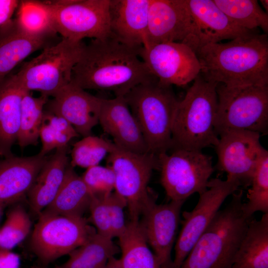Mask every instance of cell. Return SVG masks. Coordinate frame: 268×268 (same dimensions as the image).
I'll list each match as a JSON object with an SVG mask.
<instances>
[{"mask_svg":"<svg viewBox=\"0 0 268 268\" xmlns=\"http://www.w3.org/2000/svg\"><path fill=\"white\" fill-rule=\"evenodd\" d=\"M138 50L112 36L92 39L84 45L70 82L85 90L111 91L115 97H124L136 85L154 77L139 57Z\"/></svg>","mask_w":268,"mask_h":268,"instance_id":"cell-1","label":"cell"},{"mask_svg":"<svg viewBox=\"0 0 268 268\" xmlns=\"http://www.w3.org/2000/svg\"><path fill=\"white\" fill-rule=\"evenodd\" d=\"M196 54L208 81L228 87L268 85V34L208 44Z\"/></svg>","mask_w":268,"mask_h":268,"instance_id":"cell-2","label":"cell"},{"mask_svg":"<svg viewBox=\"0 0 268 268\" xmlns=\"http://www.w3.org/2000/svg\"><path fill=\"white\" fill-rule=\"evenodd\" d=\"M243 193L232 195L200 237L180 268H231L248 226L253 219L243 210Z\"/></svg>","mask_w":268,"mask_h":268,"instance_id":"cell-3","label":"cell"},{"mask_svg":"<svg viewBox=\"0 0 268 268\" xmlns=\"http://www.w3.org/2000/svg\"><path fill=\"white\" fill-rule=\"evenodd\" d=\"M217 84L200 73L179 101L173 122L171 149L201 151L217 145L219 137L214 122Z\"/></svg>","mask_w":268,"mask_h":268,"instance_id":"cell-4","label":"cell"},{"mask_svg":"<svg viewBox=\"0 0 268 268\" xmlns=\"http://www.w3.org/2000/svg\"><path fill=\"white\" fill-rule=\"evenodd\" d=\"M137 121L150 153L158 155L171 148L173 120L179 102L171 86L154 77L124 96Z\"/></svg>","mask_w":268,"mask_h":268,"instance_id":"cell-5","label":"cell"},{"mask_svg":"<svg viewBox=\"0 0 268 268\" xmlns=\"http://www.w3.org/2000/svg\"><path fill=\"white\" fill-rule=\"evenodd\" d=\"M84 44L66 38L43 49L11 75L21 89L55 96L71 81L73 68L80 57Z\"/></svg>","mask_w":268,"mask_h":268,"instance_id":"cell-6","label":"cell"},{"mask_svg":"<svg viewBox=\"0 0 268 268\" xmlns=\"http://www.w3.org/2000/svg\"><path fill=\"white\" fill-rule=\"evenodd\" d=\"M217 109L214 129L218 135L229 130L268 132V85L216 87Z\"/></svg>","mask_w":268,"mask_h":268,"instance_id":"cell-7","label":"cell"},{"mask_svg":"<svg viewBox=\"0 0 268 268\" xmlns=\"http://www.w3.org/2000/svg\"><path fill=\"white\" fill-rule=\"evenodd\" d=\"M108 165L115 176L116 193L126 201L130 219L139 221L147 206L154 200L148 185L152 171L158 169L157 155L136 153L116 148L108 154Z\"/></svg>","mask_w":268,"mask_h":268,"instance_id":"cell-8","label":"cell"},{"mask_svg":"<svg viewBox=\"0 0 268 268\" xmlns=\"http://www.w3.org/2000/svg\"><path fill=\"white\" fill-rule=\"evenodd\" d=\"M160 182L170 201H184L208 188L214 168L212 157L199 150H173L157 155Z\"/></svg>","mask_w":268,"mask_h":268,"instance_id":"cell-9","label":"cell"},{"mask_svg":"<svg viewBox=\"0 0 268 268\" xmlns=\"http://www.w3.org/2000/svg\"><path fill=\"white\" fill-rule=\"evenodd\" d=\"M110 0L45 1L54 28L63 38L75 42L89 38L103 39L111 36Z\"/></svg>","mask_w":268,"mask_h":268,"instance_id":"cell-10","label":"cell"},{"mask_svg":"<svg viewBox=\"0 0 268 268\" xmlns=\"http://www.w3.org/2000/svg\"><path fill=\"white\" fill-rule=\"evenodd\" d=\"M96 232L82 216L42 212L33 232L31 248L44 263L69 254Z\"/></svg>","mask_w":268,"mask_h":268,"instance_id":"cell-11","label":"cell"},{"mask_svg":"<svg viewBox=\"0 0 268 268\" xmlns=\"http://www.w3.org/2000/svg\"><path fill=\"white\" fill-rule=\"evenodd\" d=\"M241 184L233 177L209 181L207 189L199 195V201L190 211L182 213V228L174 246L171 268H180L200 237L211 223L226 198L238 190Z\"/></svg>","mask_w":268,"mask_h":268,"instance_id":"cell-12","label":"cell"},{"mask_svg":"<svg viewBox=\"0 0 268 268\" xmlns=\"http://www.w3.org/2000/svg\"><path fill=\"white\" fill-rule=\"evenodd\" d=\"M260 136L257 132L239 130L220 134L215 147L217 169L237 179L241 186H250L258 164L268 154L261 144Z\"/></svg>","mask_w":268,"mask_h":268,"instance_id":"cell-13","label":"cell"},{"mask_svg":"<svg viewBox=\"0 0 268 268\" xmlns=\"http://www.w3.org/2000/svg\"><path fill=\"white\" fill-rule=\"evenodd\" d=\"M138 53L150 72L165 85L185 86L201 73V67L196 53L181 42L141 47Z\"/></svg>","mask_w":268,"mask_h":268,"instance_id":"cell-14","label":"cell"},{"mask_svg":"<svg viewBox=\"0 0 268 268\" xmlns=\"http://www.w3.org/2000/svg\"><path fill=\"white\" fill-rule=\"evenodd\" d=\"M147 45L181 42L196 53L199 49L195 23L186 0H150Z\"/></svg>","mask_w":268,"mask_h":268,"instance_id":"cell-15","label":"cell"},{"mask_svg":"<svg viewBox=\"0 0 268 268\" xmlns=\"http://www.w3.org/2000/svg\"><path fill=\"white\" fill-rule=\"evenodd\" d=\"M184 201L165 204L152 201L143 211L139 222L149 247L162 268H171V252L175 241L182 206Z\"/></svg>","mask_w":268,"mask_h":268,"instance_id":"cell-16","label":"cell"},{"mask_svg":"<svg viewBox=\"0 0 268 268\" xmlns=\"http://www.w3.org/2000/svg\"><path fill=\"white\" fill-rule=\"evenodd\" d=\"M103 99L70 82L48 100L45 110L65 119L79 135L85 137L99 123Z\"/></svg>","mask_w":268,"mask_h":268,"instance_id":"cell-17","label":"cell"},{"mask_svg":"<svg viewBox=\"0 0 268 268\" xmlns=\"http://www.w3.org/2000/svg\"><path fill=\"white\" fill-rule=\"evenodd\" d=\"M99 123L119 148L136 153L149 152L139 126L123 96L103 99Z\"/></svg>","mask_w":268,"mask_h":268,"instance_id":"cell-18","label":"cell"},{"mask_svg":"<svg viewBox=\"0 0 268 268\" xmlns=\"http://www.w3.org/2000/svg\"><path fill=\"white\" fill-rule=\"evenodd\" d=\"M150 3V0H110L111 36L133 48L146 47Z\"/></svg>","mask_w":268,"mask_h":268,"instance_id":"cell-19","label":"cell"},{"mask_svg":"<svg viewBox=\"0 0 268 268\" xmlns=\"http://www.w3.org/2000/svg\"><path fill=\"white\" fill-rule=\"evenodd\" d=\"M186 2L195 23L199 49L208 44L249 37L258 33L257 30L250 31L236 25L213 0H186Z\"/></svg>","mask_w":268,"mask_h":268,"instance_id":"cell-20","label":"cell"},{"mask_svg":"<svg viewBox=\"0 0 268 268\" xmlns=\"http://www.w3.org/2000/svg\"><path fill=\"white\" fill-rule=\"evenodd\" d=\"M48 158L39 153L28 157L12 155L0 159V207L28 194Z\"/></svg>","mask_w":268,"mask_h":268,"instance_id":"cell-21","label":"cell"},{"mask_svg":"<svg viewBox=\"0 0 268 268\" xmlns=\"http://www.w3.org/2000/svg\"><path fill=\"white\" fill-rule=\"evenodd\" d=\"M53 38L31 35L15 19L0 27V80L32 53L54 44L51 42Z\"/></svg>","mask_w":268,"mask_h":268,"instance_id":"cell-22","label":"cell"},{"mask_svg":"<svg viewBox=\"0 0 268 268\" xmlns=\"http://www.w3.org/2000/svg\"><path fill=\"white\" fill-rule=\"evenodd\" d=\"M67 146L56 149L48 157L28 195L33 211L41 213L53 201L63 182L69 165Z\"/></svg>","mask_w":268,"mask_h":268,"instance_id":"cell-23","label":"cell"},{"mask_svg":"<svg viewBox=\"0 0 268 268\" xmlns=\"http://www.w3.org/2000/svg\"><path fill=\"white\" fill-rule=\"evenodd\" d=\"M26 92L12 75L0 80V157L13 155L11 149L17 140L21 103Z\"/></svg>","mask_w":268,"mask_h":268,"instance_id":"cell-24","label":"cell"},{"mask_svg":"<svg viewBox=\"0 0 268 268\" xmlns=\"http://www.w3.org/2000/svg\"><path fill=\"white\" fill-rule=\"evenodd\" d=\"M231 268H268V213L251 220Z\"/></svg>","mask_w":268,"mask_h":268,"instance_id":"cell-25","label":"cell"},{"mask_svg":"<svg viewBox=\"0 0 268 268\" xmlns=\"http://www.w3.org/2000/svg\"><path fill=\"white\" fill-rule=\"evenodd\" d=\"M92 196L81 177L76 174L69 163L58 192L42 212L82 216L85 210L89 208Z\"/></svg>","mask_w":268,"mask_h":268,"instance_id":"cell-26","label":"cell"},{"mask_svg":"<svg viewBox=\"0 0 268 268\" xmlns=\"http://www.w3.org/2000/svg\"><path fill=\"white\" fill-rule=\"evenodd\" d=\"M118 239L122 268H162L149 248L139 220L127 223L125 230Z\"/></svg>","mask_w":268,"mask_h":268,"instance_id":"cell-27","label":"cell"},{"mask_svg":"<svg viewBox=\"0 0 268 268\" xmlns=\"http://www.w3.org/2000/svg\"><path fill=\"white\" fill-rule=\"evenodd\" d=\"M112 239L97 232L69 254L61 268H103L112 257L120 252Z\"/></svg>","mask_w":268,"mask_h":268,"instance_id":"cell-28","label":"cell"},{"mask_svg":"<svg viewBox=\"0 0 268 268\" xmlns=\"http://www.w3.org/2000/svg\"><path fill=\"white\" fill-rule=\"evenodd\" d=\"M48 100L47 96L34 97L28 91L23 96L17 140L21 148L37 144L44 109Z\"/></svg>","mask_w":268,"mask_h":268,"instance_id":"cell-29","label":"cell"},{"mask_svg":"<svg viewBox=\"0 0 268 268\" xmlns=\"http://www.w3.org/2000/svg\"><path fill=\"white\" fill-rule=\"evenodd\" d=\"M236 25L250 31L261 28L268 34V14L257 0H213Z\"/></svg>","mask_w":268,"mask_h":268,"instance_id":"cell-30","label":"cell"},{"mask_svg":"<svg viewBox=\"0 0 268 268\" xmlns=\"http://www.w3.org/2000/svg\"><path fill=\"white\" fill-rule=\"evenodd\" d=\"M18 7L15 20L24 32L37 37H54L56 35L51 14L45 1L22 0Z\"/></svg>","mask_w":268,"mask_h":268,"instance_id":"cell-31","label":"cell"},{"mask_svg":"<svg viewBox=\"0 0 268 268\" xmlns=\"http://www.w3.org/2000/svg\"><path fill=\"white\" fill-rule=\"evenodd\" d=\"M116 145L103 138L91 135L83 137L75 143L71 152L70 165L73 168H88L99 165Z\"/></svg>","mask_w":268,"mask_h":268,"instance_id":"cell-32","label":"cell"},{"mask_svg":"<svg viewBox=\"0 0 268 268\" xmlns=\"http://www.w3.org/2000/svg\"><path fill=\"white\" fill-rule=\"evenodd\" d=\"M250 186L248 201L242 206L244 214L251 217L257 211L268 213V154L258 164Z\"/></svg>","mask_w":268,"mask_h":268,"instance_id":"cell-33","label":"cell"},{"mask_svg":"<svg viewBox=\"0 0 268 268\" xmlns=\"http://www.w3.org/2000/svg\"><path fill=\"white\" fill-rule=\"evenodd\" d=\"M31 223L28 215L20 207L12 209L0 229V248L11 250L27 236Z\"/></svg>","mask_w":268,"mask_h":268,"instance_id":"cell-34","label":"cell"},{"mask_svg":"<svg viewBox=\"0 0 268 268\" xmlns=\"http://www.w3.org/2000/svg\"><path fill=\"white\" fill-rule=\"evenodd\" d=\"M81 178L94 196H104L112 193L115 188V176L110 166L99 165L86 169Z\"/></svg>","mask_w":268,"mask_h":268,"instance_id":"cell-35","label":"cell"},{"mask_svg":"<svg viewBox=\"0 0 268 268\" xmlns=\"http://www.w3.org/2000/svg\"><path fill=\"white\" fill-rule=\"evenodd\" d=\"M108 195H93L88 209L92 222L96 228V232L103 236L113 239L108 209Z\"/></svg>","mask_w":268,"mask_h":268,"instance_id":"cell-36","label":"cell"},{"mask_svg":"<svg viewBox=\"0 0 268 268\" xmlns=\"http://www.w3.org/2000/svg\"><path fill=\"white\" fill-rule=\"evenodd\" d=\"M107 204L112 238H119L127 226L124 209L127 207L126 200L115 192L107 196Z\"/></svg>","mask_w":268,"mask_h":268,"instance_id":"cell-37","label":"cell"},{"mask_svg":"<svg viewBox=\"0 0 268 268\" xmlns=\"http://www.w3.org/2000/svg\"><path fill=\"white\" fill-rule=\"evenodd\" d=\"M39 138L42 143L39 153L46 156L54 149L67 146L69 142L74 137L53 128L48 123L42 121L39 130Z\"/></svg>","mask_w":268,"mask_h":268,"instance_id":"cell-38","label":"cell"},{"mask_svg":"<svg viewBox=\"0 0 268 268\" xmlns=\"http://www.w3.org/2000/svg\"><path fill=\"white\" fill-rule=\"evenodd\" d=\"M20 1L16 0H0V27L9 22L19 6Z\"/></svg>","mask_w":268,"mask_h":268,"instance_id":"cell-39","label":"cell"},{"mask_svg":"<svg viewBox=\"0 0 268 268\" xmlns=\"http://www.w3.org/2000/svg\"><path fill=\"white\" fill-rule=\"evenodd\" d=\"M19 256L10 250L0 248V268H19Z\"/></svg>","mask_w":268,"mask_h":268,"instance_id":"cell-40","label":"cell"},{"mask_svg":"<svg viewBox=\"0 0 268 268\" xmlns=\"http://www.w3.org/2000/svg\"><path fill=\"white\" fill-rule=\"evenodd\" d=\"M103 268H122L119 259L112 257Z\"/></svg>","mask_w":268,"mask_h":268,"instance_id":"cell-41","label":"cell"},{"mask_svg":"<svg viewBox=\"0 0 268 268\" xmlns=\"http://www.w3.org/2000/svg\"><path fill=\"white\" fill-rule=\"evenodd\" d=\"M260 2L263 7L265 9V12L268 14V0H261Z\"/></svg>","mask_w":268,"mask_h":268,"instance_id":"cell-42","label":"cell"},{"mask_svg":"<svg viewBox=\"0 0 268 268\" xmlns=\"http://www.w3.org/2000/svg\"><path fill=\"white\" fill-rule=\"evenodd\" d=\"M61 268V267H56V268Z\"/></svg>","mask_w":268,"mask_h":268,"instance_id":"cell-43","label":"cell"},{"mask_svg":"<svg viewBox=\"0 0 268 268\" xmlns=\"http://www.w3.org/2000/svg\"><path fill=\"white\" fill-rule=\"evenodd\" d=\"M1 207H0V209H1Z\"/></svg>","mask_w":268,"mask_h":268,"instance_id":"cell-44","label":"cell"}]
</instances>
